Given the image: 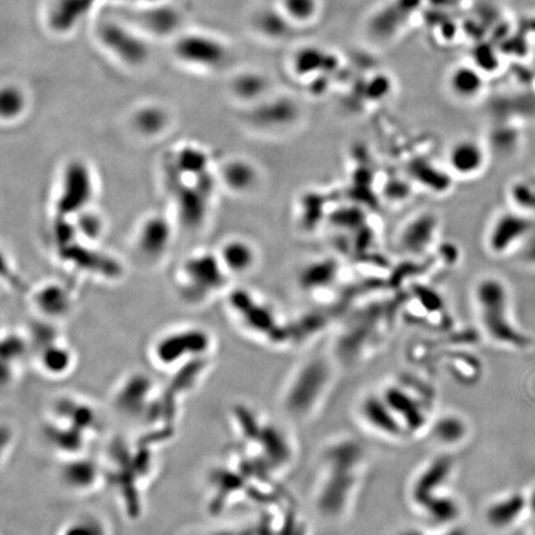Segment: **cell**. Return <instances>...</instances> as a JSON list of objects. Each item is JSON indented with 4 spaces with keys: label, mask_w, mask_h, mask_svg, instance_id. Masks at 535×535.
<instances>
[{
    "label": "cell",
    "mask_w": 535,
    "mask_h": 535,
    "mask_svg": "<svg viewBox=\"0 0 535 535\" xmlns=\"http://www.w3.org/2000/svg\"><path fill=\"white\" fill-rule=\"evenodd\" d=\"M31 358L43 377L57 381L70 377L78 366L75 351L62 337L35 350Z\"/></svg>",
    "instance_id": "cell-13"
},
{
    "label": "cell",
    "mask_w": 535,
    "mask_h": 535,
    "mask_svg": "<svg viewBox=\"0 0 535 535\" xmlns=\"http://www.w3.org/2000/svg\"><path fill=\"white\" fill-rule=\"evenodd\" d=\"M528 512L527 495L511 492L493 499L485 511L486 523L495 531H506L517 524Z\"/></svg>",
    "instance_id": "cell-20"
},
{
    "label": "cell",
    "mask_w": 535,
    "mask_h": 535,
    "mask_svg": "<svg viewBox=\"0 0 535 535\" xmlns=\"http://www.w3.org/2000/svg\"><path fill=\"white\" fill-rule=\"evenodd\" d=\"M449 165L455 173L473 177L486 167V149L473 139H461L451 146L448 154Z\"/></svg>",
    "instance_id": "cell-22"
},
{
    "label": "cell",
    "mask_w": 535,
    "mask_h": 535,
    "mask_svg": "<svg viewBox=\"0 0 535 535\" xmlns=\"http://www.w3.org/2000/svg\"><path fill=\"white\" fill-rule=\"evenodd\" d=\"M101 0H53L46 11L45 22L51 33L66 37L91 14Z\"/></svg>",
    "instance_id": "cell-15"
},
{
    "label": "cell",
    "mask_w": 535,
    "mask_h": 535,
    "mask_svg": "<svg viewBox=\"0 0 535 535\" xmlns=\"http://www.w3.org/2000/svg\"><path fill=\"white\" fill-rule=\"evenodd\" d=\"M359 412L369 428L379 434L385 435V438L398 439L407 432L397 414L385 400L383 394L381 396L369 394L362 400Z\"/></svg>",
    "instance_id": "cell-16"
},
{
    "label": "cell",
    "mask_w": 535,
    "mask_h": 535,
    "mask_svg": "<svg viewBox=\"0 0 535 535\" xmlns=\"http://www.w3.org/2000/svg\"><path fill=\"white\" fill-rule=\"evenodd\" d=\"M31 358L28 334L9 333L2 339V383L12 385L21 378L24 363Z\"/></svg>",
    "instance_id": "cell-19"
},
{
    "label": "cell",
    "mask_w": 535,
    "mask_h": 535,
    "mask_svg": "<svg viewBox=\"0 0 535 535\" xmlns=\"http://www.w3.org/2000/svg\"><path fill=\"white\" fill-rule=\"evenodd\" d=\"M95 40L107 55L129 69L144 66L151 57L146 35L127 22L111 19L98 22Z\"/></svg>",
    "instance_id": "cell-5"
},
{
    "label": "cell",
    "mask_w": 535,
    "mask_h": 535,
    "mask_svg": "<svg viewBox=\"0 0 535 535\" xmlns=\"http://www.w3.org/2000/svg\"><path fill=\"white\" fill-rule=\"evenodd\" d=\"M231 307L247 329L253 333H264L272 329L273 315L270 311L257 305L253 299L243 292H235L231 295Z\"/></svg>",
    "instance_id": "cell-24"
},
{
    "label": "cell",
    "mask_w": 535,
    "mask_h": 535,
    "mask_svg": "<svg viewBox=\"0 0 535 535\" xmlns=\"http://www.w3.org/2000/svg\"><path fill=\"white\" fill-rule=\"evenodd\" d=\"M267 79L253 71L241 72L231 82V91L240 101H256L267 89Z\"/></svg>",
    "instance_id": "cell-33"
},
{
    "label": "cell",
    "mask_w": 535,
    "mask_h": 535,
    "mask_svg": "<svg viewBox=\"0 0 535 535\" xmlns=\"http://www.w3.org/2000/svg\"><path fill=\"white\" fill-rule=\"evenodd\" d=\"M134 12L133 27L138 29L144 35L152 37L167 39L174 37L183 25V15L177 6L164 2L154 3V4L136 6Z\"/></svg>",
    "instance_id": "cell-12"
},
{
    "label": "cell",
    "mask_w": 535,
    "mask_h": 535,
    "mask_svg": "<svg viewBox=\"0 0 535 535\" xmlns=\"http://www.w3.org/2000/svg\"><path fill=\"white\" fill-rule=\"evenodd\" d=\"M396 535H426L425 531L416 527H407L398 531Z\"/></svg>",
    "instance_id": "cell-41"
},
{
    "label": "cell",
    "mask_w": 535,
    "mask_h": 535,
    "mask_svg": "<svg viewBox=\"0 0 535 535\" xmlns=\"http://www.w3.org/2000/svg\"><path fill=\"white\" fill-rule=\"evenodd\" d=\"M225 269L218 256L197 254L183 267L184 292L187 300L200 302L218 292L226 282Z\"/></svg>",
    "instance_id": "cell-9"
},
{
    "label": "cell",
    "mask_w": 535,
    "mask_h": 535,
    "mask_svg": "<svg viewBox=\"0 0 535 535\" xmlns=\"http://www.w3.org/2000/svg\"><path fill=\"white\" fill-rule=\"evenodd\" d=\"M258 173L253 165L245 160L227 162L222 170V181L229 190L235 193H247L256 185Z\"/></svg>",
    "instance_id": "cell-29"
},
{
    "label": "cell",
    "mask_w": 535,
    "mask_h": 535,
    "mask_svg": "<svg viewBox=\"0 0 535 535\" xmlns=\"http://www.w3.org/2000/svg\"><path fill=\"white\" fill-rule=\"evenodd\" d=\"M73 222H75L79 238H85L87 241L98 240L103 232V221L97 213L91 212L88 209L78 213Z\"/></svg>",
    "instance_id": "cell-38"
},
{
    "label": "cell",
    "mask_w": 535,
    "mask_h": 535,
    "mask_svg": "<svg viewBox=\"0 0 535 535\" xmlns=\"http://www.w3.org/2000/svg\"><path fill=\"white\" fill-rule=\"evenodd\" d=\"M441 535H470V534H468V531L466 530H465V528L457 527V525H455V527L449 528V530L445 531L444 533H442Z\"/></svg>",
    "instance_id": "cell-43"
},
{
    "label": "cell",
    "mask_w": 535,
    "mask_h": 535,
    "mask_svg": "<svg viewBox=\"0 0 535 535\" xmlns=\"http://www.w3.org/2000/svg\"><path fill=\"white\" fill-rule=\"evenodd\" d=\"M426 517L438 523H452L457 521L460 507L457 499L448 495H439L424 503L422 507Z\"/></svg>",
    "instance_id": "cell-34"
},
{
    "label": "cell",
    "mask_w": 535,
    "mask_h": 535,
    "mask_svg": "<svg viewBox=\"0 0 535 535\" xmlns=\"http://www.w3.org/2000/svg\"><path fill=\"white\" fill-rule=\"evenodd\" d=\"M60 256L67 262L78 267V269L94 274H100L106 278H117L120 276V264L116 259L101 251H95L75 242L60 248Z\"/></svg>",
    "instance_id": "cell-18"
},
{
    "label": "cell",
    "mask_w": 535,
    "mask_h": 535,
    "mask_svg": "<svg viewBox=\"0 0 535 535\" xmlns=\"http://www.w3.org/2000/svg\"><path fill=\"white\" fill-rule=\"evenodd\" d=\"M534 535H535V523H534Z\"/></svg>",
    "instance_id": "cell-44"
},
{
    "label": "cell",
    "mask_w": 535,
    "mask_h": 535,
    "mask_svg": "<svg viewBox=\"0 0 535 535\" xmlns=\"http://www.w3.org/2000/svg\"><path fill=\"white\" fill-rule=\"evenodd\" d=\"M393 412L397 414L401 424L409 432H418L426 424V414L418 401L401 391L399 387H391L383 393Z\"/></svg>",
    "instance_id": "cell-23"
},
{
    "label": "cell",
    "mask_w": 535,
    "mask_h": 535,
    "mask_svg": "<svg viewBox=\"0 0 535 535\" xmlns=\"http://www.w3.org/2000/svg\"><path fill=\"white\" fill-rule=\"evenodd\" d=\"M280 11L289 21H309L317 14V0H282Z\"/></svg>",
    "instance_id": "cell-37"
},
{
    "label": "cell",
    "mask_w": 535,
    "mask_h": 535,
    "mask_svg": "<svg viewBox=\"0 0 535 535\" xmlns=\"http://www.w3.org/2000/svg\"><path fill=\"white\" fill-rule=\"evenodd\" d=\"M528 499V512L531 513V514L535 517V487L531 490L527 495Z\"/></svg>",
    "instance_id": "cell-42"
},
{
    "label": "cell",
    "mask_w": 535,
    "mask_h": 535,
    "mask_svg": "<svg viewBox=\"0 0 535 535\" xmlns=\"http://www.w3.org/2000/svg\"><path fill=\"white\" fill-rule=\"evenodd\" d=\"M284 17L283 12L279 9L278 11H266L259 12L257 15L256 19H254V27L260 31V33L264 35H268V37H276V35H280V31H282V24L284 21H289L288 19H284V21H279Z\"/></svg>",
    "instance_id": "cell-39"
},
{
    "label": "cell",
    "mask_w": 535,
    "mask_h": 535,
    "mask_svg": "<svg viewBox=\"0 0 535 535\" xmlns=\"http://www.w3.org/2000/svg\"><path fill=\"white\" fill-rule=\"evenodd\" d=\"M449 85H450L452 94L457 98L473 100L481 94L485 81H483L480 70L464 66L457 67L452 71Z\"/></svg>",
    "instance_id": "cell-28"
},
{
    "label": "cell",
    "mask_w": 535,
    "mask_h": 535,
    "mask_svg": "<svg viewBox=\"0 0 535 535\" xmlns=\"http://www.w3.org/2000/svg\"><path fill=\"white\" fill-rule=\"evenodd\" d=\"M95 193L91 169L82 160H71L63 168L56 199L57 218H72L87 210Z\"/></svg>",
    "instance_id": "cell-8"
},
{
    "label": "cell",
    "mask_w": 535,
    "mask_h": 535,
    "mask_svg": "<svg viewBox=\"0 0 535 535\" xmlns=\"http://www.w3.org/2000/svg\"><path fill=\"white\" fill-rule=\"evenodd\" d=\"M160 393L161 388L151 374L132 371L114 385L111 397V407L124 419L145 420L155 424Z\"/></svg>",
    "instance_id": "cell-4"
},
{
    "label": "cell",
    "mask_w": 535,
    "mask_h": 535,
    "mask_svg": "<svg viewBox=\"0 0 535 535\" xmlns=\"http://www.w3.org/2000/svg\"><path fill=\"white\" fill-rule=\"evenodd\" d=\"M56 535H113L110 521L97 512L76 513L57 528Z\"/></svg>",
    "instance_id": "cell-25"
},
{
    "label": "cell",
    "mask_w": 535,
    "mask_h": 535,
    "mask_svg": "<svg viewBox=\"0 0 535 535\" xmlns=\"http://www.w3.org/2000/svg\"><path fill=\"white\" fill-rule=\"evenodd\" d=\"M432 434L440 444L455 446L461 444L467 436V424L455 414L442 416L432 425Z\"/></svg>",
    "instance_id": "cell-32"
},
{
    "label": "cell",
    "mask_w": 535,
    "mask_h": 535,
    "mask_svg": "<svg viewBox=\"0 0 535 535\" xmlns=\"http://www.w3.org/2000/svg\"><path fill=\"white\" fill-rule=\"evenodd\" d=\"M452 467L454 464L449 457L436 458L428 466L424 467L412 487V498L418 507H422L429 499L441 495V490L450 479Z\"/></svg>",
    "instance_id": "cell-17"
},
{
    "label": "cell",
    "mask_w": 535,
    "mask_h": 535,
    "mask_svg": "<svg viewBox=\"0 0 535 535\" xmlns=\"http://www.w3.org/2000/svg\"><path fill=\"white\" fill-rule=\"evenodd\" d=\"M173 54L181 65L201 71H216L229 60V47L225 41L200 31L178 35L174 41Z\"/></svg>",
    "instance_id": "cell-7"
},
{
    "label": "cell",
    "mask_w": 535,
    "mask_h": 535,
    "mask_svg": "<svg viewBox=\"0 0 535 535\" xmlns=\"http://www.w3.org/2000/svg\"><path fill=\"white\" fill-rule=\"evenodd\" d=\"M218 257L227 273H247L257 262V253L253 245L238 238L226 242Z\"/></svg>",
    "instance_id": "cell-27"
},
{
    "label": "cell",
    "mask_w": 535,
    "mask_h": 535,
    "mask_svg": "<svg viewBox=\"0 0 535 535\" xmlns=\"http://www.w3.org/2000/svg\"><path fill=\"white\" fill-rule=\"evenodd\" d=\"M514 210L528 216L535 215V175L514 181L509 190Z\"/></svg>",
    "instance_id": "cell-35"
},
{
    "label": "cell",
    "mask_w": 535,
    "mask_h": 535,
    "mask_svg": "<svg viewBox=\"0 0 535 535\" xmlns=\"http://www.w3.org/2000/svg\"><path fill=\"white\" fill-rule=\"evenodd\" d=\"M34 302L41 317L49 320L65 317L72 307L69 292L62 286L53 284L37 290Z\"/></svg>",
    "instance_id": "cell-26"
},
{
    "label": "cell",
    "mask_w": 535,
    "mask_h": 535,
    "mask_svg": "<svg viewBox=\"0 0 535 535\" xmlns=\"http://www.w3.org/2000/svg\"><path fill=\"white\" fill-rule=\"evenodd\" d=\"M169 114L164 108L148 104L134 113L133 126L142 136H155L167 128Z\"/></svg>",
    "instance_id": "cell-30"
},
{
    "label": "cell",
    "mask_w": 535,
    "mask_h": 535,
    "mask_svg": "<svg viewBox=\"0 0 535 535\" xmlns=\"http://www.w3.org/2000/svg\"><path fill=\"white\" fill-rule=\"evenodd\" d=\"M173 228L162 216H151L140 226L136 243L143 256L148 259L160 258L170 245Z\"/></svg>",
    "instance_id": "cell-21"
},
{
    "label": "cell",
    "mask_w": 535,
    "mask_h": 535,
    "mask_svg": "<svg viewBox=\"0 0 535 535\" xmlns=\"http://www.w3.org/2000/svg\"><path fill=\"white\" fill-rule=\"evenodd\" d=\"M477 304L483 329L490 340L513 350L531 346V337L513 323L509 292L501 279L489 278L481 283L477 289Z\"/></svg>",
    "instance_id": "cell-3"
},
{
    "label": "cell",
    "mask_w": 535,
    "mask_h": 535,
    "mask_svg": "<svg viewBox=\"0 0 535 535\" xmlns=\"http://www.w3.org/2000/svg\"><path fill=\"white\" fill-rule=\"evenodd\" d=\"M111 2L124 3L134 6L154 4V3L164 2V0H111Z\"/></svg>",
    "instance_id": "cell-40"
},
{
    "label": "cell",
    "mask_w": 535,
    "mask_h": 535,
    "mask_svg": "<svg viewBox=\"0 0 535 535\" xmlns=\"http://www.w3.org/2000/svg\"><path fill=\"white\" fill-rule=\"evenodd\" d=\"M531 231V216L514 210L499 216L493 223L490 232V250L495 254L508 253L521 242H523Z\"/></svg>",
    "instance_id": "cell-14"
},
{
    "label": "cell",
    "mask_w": 535,
    "mask_h": 535,
    "mask_svg": "<svg viewBox=\"0 0 535 535\" xmlns=\"http://www.w3.org/2000/svg\"><path fill=\"white\" fill-rule=\"evenodd\" d=\"M27 95L19 86H3L0 92V114L3 120H14L21 117L27 108Z\"/></svg>",
    "instance_id": "cell-36"
},
{
    "label": "cell",
    "mask_w": 535,
    "mask_h": 535,
    "mask_svg": "<svg viewBox=\"0 0 535 535\" xmlns=\"http://www.w3.org/2000/svg\"><path fill=\"white\" fill-rule=\"evenodd\" d=\"M326 476L318 490L317 506L326 517H337L346 509L357 485L356 471L363 450L355 440H341L325 451Z\"/></svg>",
    "instance_id": "cell-1"
},
{
    "label": "cell",
    "mask_w": 535,
    "mask_h": 535,
    "mask_svg": "<svg viewBox=\"0 0 535 535\" xmlns=\"http://www.w3.org/2000/svg\"><path fill=\"white\" fill-rule=\"evenodd\" d=\"M175 168L180 175L196 178L209 173L210 158L205 151L196 146H185L175 156Z\"/></svg>",
    "instance_id": "cell-31"
},
{
    "label": "cell",
    "mask_w": 535,
    "mask_h": 535,
    "mask_svg": "<svg viewBox=\"0 0 535 535\" xmlns=\"http://www.w3.org/2000/svg\"><path fill=\"white\" fill-rule=\"evenodd\" d=\"M215 340L209 330L184 326L168 331L152 341L149 358L155 368L174 374L191 363L211 359Z\"/></svg>",
    "instance_id": "cell-2"
},
{
    "label": "cell",
    "mask_w": 535,
    "mask_h": 535,
    "mask_svg": "<svg viewBox=\"0 0 535 535\" xmlns=\"http://www.w3.org/2000/svg\"><path fill=\"white\" fill-rule=\"evenodd\" d=\"M330 379L331 369L321 359H312L296 369L283 396L286 413L294 418H307L323 399Z\"/></svg>",
    "instance_id": "cell-6"
},
{
    "label": "cell",
    "mask_w": 535,
    "mask_h": 535,
    "mask_svg": "<svg viewBox=\"0 0 535 535\" xmlns=\"http://www.w3.org/2000/svg\"><path fill=\"white\" fill-rule=\"evenodd\" d=\"M47 416L69 424L94 439L103 425L100 409L87 398L78 394L57 397L51 404Z\"/></svg>",
    "instance_id": "cell-11"
},
{
    "label": "cell",
    "mask_w": 535,
    "mask_h": 535,
    "mask_svg": "<svg viewBox=\"0 0 535 535\" xmlns=\"http://www.w3.org/2000/svg\"><path fill=\"white\" fill-rule=\"evenodd\" d=\"M57 479L67 492L76 496L91 495L106 483L103 463L88 454L62 458Z\"/></svg>",
    "instance_id": "cell-10"
}]
</instances>
